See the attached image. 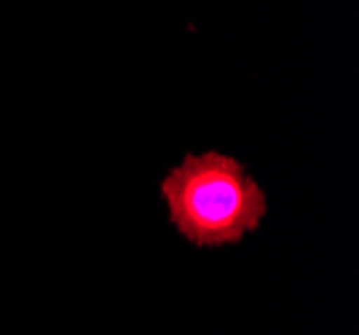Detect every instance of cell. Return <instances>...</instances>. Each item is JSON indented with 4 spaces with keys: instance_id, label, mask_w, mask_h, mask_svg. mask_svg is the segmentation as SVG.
Segmentation results:
<instances>
[{
    "instance_id": "obj_1",
    "label": "cell",
    "mask_w": 359,
    "mask_h": 335,
    "mask_svg": "<svg viewBox=\"0 0 359 335\" xmlns=\"http://www.w3.org/2000/svg\"><path fill=\"white\" fill-rule=\"evenodd\" d=\"M175 228L196 247L241 242L266 217V196L244 164L223 153L185 156L161 183Z\"/></svg>"
}]
</instances>
